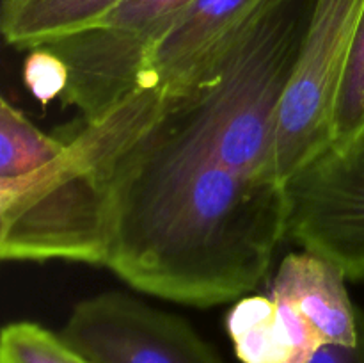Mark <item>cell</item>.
Listing matches in <instances>:
<instances>
[{"label":"cell","mask_w":364,"mask_h":363,"mask_svg":"<svg viewBox=\"0 0 364 363\" xmlns=\"http://www.w3.org/2000/svg\"><path fill=\"white\" fill-rule=\"evenodd\" d=\"M281 96L274 75L238 59L205 63L166 88L117 162L105 267L178 305L251 294L288 238L276 169Z\"/></svg>","instance_id":"6da1fadb"},{"label":"cell","mask_w":364,"mask_h":363,"mask_svg":"<svg viewBox=\"0 0 364 363\" xmlns=\"http://www.w3.org/2000/svg\"><path fill=\"white\" fill-rule=\"evenodd\" d=\"M166 88L141 85L98 120L73 125L55 157L0 182V256L6 262L107 265L117 162L160 110Z\"/></svg>","instance_id":"7a4b0ae2"},{"label":"cell","mask_w":364,"mask_h":363,"mask_svg":"<svg viewBox=\"0 0 364 363\" xmlns=\"http://www.w3.org/2000/svg\"><path fill=\"white\" fill-rule=\"evenodd\" d=\"M363 6L364 0H316L277 112L276 169L284 185L334 142L338 95Z\"/></svg>","instance_id":"3957f363"},{"label":"cell","mask_w":364,"mask_h":363,"mask_svg":"<svg viewBox=\"0 0 364 363\" xmlns=\"http://www.w3.org/2000/svg\"><path fill=\"white\" fill-rule=\"evenodd\" d=\"M194 0H124L98 23L46 46L63 57L70 82L60 96L98 120L141 88L148 50Z\"/></svg>","instance_id":"277c9868"},{"label":"cell","mask_w":364,"mask_h":363,"mask_svg":"<svg viewBox=\"0 0 364 363\" xmlns=\"http://www.w3.org/2000/svg\"><path fill=\"white\" fill-rule=\"evenodd\" d=\"M288 238L364 280V127L287 182Z\"/></svg>","instance_id":"5b68a950"},{"label":"cell","mask_w":364,"mask_h":363,"mask_svg":"<svg viewBox=\"0 0 364 363\" xmlns=\"http://www.w3.org/2000/svg\"><path fill=\"white\" fill-rule=\"evenodd\" d=\"M59 335L92 363H224L187 320L124 292L80 301Z\"/></svg>","instance_id":"8992f818"},{"label":"cell","mask_w":364,"mask_h":363,"mask_svg":"<svg viewBox=\"0 0 364 363\" xmlns=\"http://www.w3.org/2000/svg\"><path fill=\"white\" fill-rule=\"evenodd\" d=\"M265 0H194L148 50L141 85L169 88L237 31Z\"/></svg>","instance_id":"52a82bcc"},{"label":"cell","mask_w":364,"mask_h":363,"mask_svg":"<svg viewBox=\"0 0 364 363\" xmlns=\"http://www.w3.org/2000/svg\"><path fill=\"white\" fill-rule=\"evenodd\" d=\"M226 330L242 363H309L323 347L311 320L294 302L270 294L238 299Z\"/></svg>","instance_id":"ba28073f"},{"label":"cell","mask_w":364,"mask_h":363,"mask_svg":"<svg viewBox=\"0 0 364 363\" xmlns=\"http://www.w3.org/2000/svg\"><path fill=\"white\" fill-rule=\"evenodd\" d=\"M345 280L336 263L302 249L281 260L269 294L294 302L311 320L323 345H354L359 306L348 298Z\"/></svg>","instance_id":"9c48e42d"},{"label":"cell","mask_w":364,"mask_h":363,"mask_svg":"<svg viewBox=\"0 0 364 363\" xmlns=\"http://www.w3.org/2000/svg\"><path fill=\"white\" fill-rule=\"evenodd\" d=\"M124 0H4L2 34L7 45L31 50L98 23Z\"/></svg>","instance_id":"30bf717a"},{"label":"cell","mask_w":364,"mask_h":363,"mask_svg":"<svg viewBox=\"0 0 364 363\" xmlns=\"http://www.w3.org/2000/svg\"><path fill=\"white\" fill-rule=\"evenodd\" d=\"M60 135L45 134L6 96L0 102V182L36 169L63 149Z\"/></svg>","instance_id":"8fae6325"},{"label":"cell","mask_w":364,"mask_h":363,"mask_svg":"<svg viewBox=\"0 0 364 363\" xmlns=\"http://www.w3.org/2000/svg\"><path fill=\"white\" fill-rule=\"evenodd\" d=\"M0 363H92L75 351L59 333L41 324L20 320L4 326Z\"/></svg>","instance_id":"7c38bea8"},{"label":"cell","mask_w":364,"mask_h":363,"mask_svg":"<svg viewBox=\"0 0 364 363\" xmlns=\"http://www.w3.org/2000/svg\"><path fill=\"white\" fill-rule=\"evenodd\" d=\"M364 127V6L352 36L334 120V142L343 144ZM331 144V146H333Z\"/></svg>","instance_id":"4fadbf2b"},{"label":"cell","mask_w":364,"mask_h":363,"mask_svg":"<svg viewBox=\"0 0 364 363\" xmlns=\"http://www.w3.org/2000/svg\"><path fill=\"white\" fill-rule=\"evenodd\" d=\"M23 63V82L39 103H48L64 95L70 82V71L63 57L50 46L41 45L27 50Z\"/></svg>","instance_id":"5bb4252c"},{"label":"cell","mask_w":364,"mask_h":363,"mask_svg":"<svg viewBox=\"0 0 364 363\" xmlns=\"http://www.w3.org/2000/svg\"><path fill=\"white\" fill-rule=\"evenodd\" d=\"M309 363H364V310L359 308V338L354 345H323Z\"/></svg>","instance_id":"9a60e30c"}]
</instances>
